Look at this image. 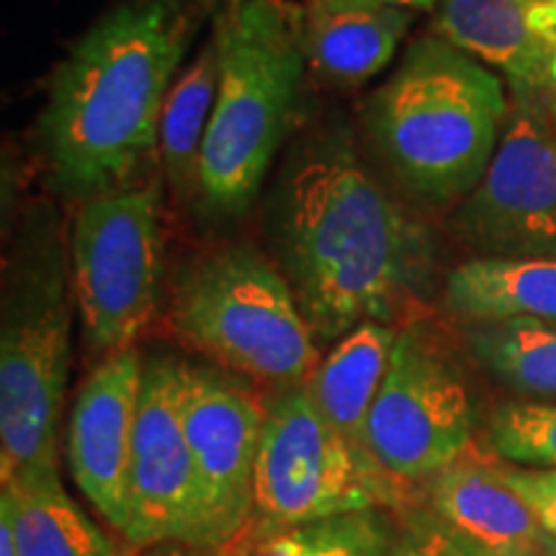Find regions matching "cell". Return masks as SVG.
<instances>
[{
    "mask_svg": "<svg viewBox=\"0 0 556 556\" xmlns=\"http://www.w3.org/2000/svg\"><path fill=\"white\" fill-rule=\"evenodd\" d=\"M268 235L317 343L420 315L435 287L430 227L381 184L343 119L312 127L268 197Z\"/></svg>",
    "mask_w": 556,
    "mask_h": 556,
    "instance_id": "cell-1",
    "label": "cell"
},
{
    "mask_svg": "<svg viewBox=\"0 0 556 556\" xmlns=\"http://www.w3.org/2000/svg\"><path fill=\"white\" fill-rule=\"evenodd\" d=\"M191 41L178 0H127L78 39L41 114L62 189L93 197L131 180L157 150L160 116Z\"/></svg>",
    "mask_w": 556,
    "mask_h": 556,
    "instance_id": "cell-2",
    "label": "cell"
},
{
    "mask_svg": "<svg viewBox=\"0 0 556 556\" xmlns=\"http://www.w3.org/2000/svg\"><path fill=\"white\" fill-rule=\"evenodd\" d=\"M510 99L482 62L438 34L415 39L368 96V148L417 206L456 208L484 178Z\"/></svg>",
    "mask_w": 556,
    "mask_h": 556,
    "instance_id": "cell-3",
    "label": "cell"
},
{
    "mask_svg": "<svg viewBox=\"0 0 556 556\" xmlns=\"http://www.w3.org/2000/svg\"><path fill=\"white\" fill-rule=\"evenodd\" d=\"M212 41L219 83L201 150L199 199L214 214H240L296 122L309 70L307 11L294 0H229Z\"/></svg>",
    "mask_w": 556,
    "mask_h": 556,
    "instance_id": "cell-4",
    "label": "cell"
},
{
    "mask_svg": "<svg viewBox=\"0 0 556 556\" xmlns=\"http://www.w3.org/2000/svg\"><path fill=\"white\" fill-rule=\"evenodd\" d=\"M73 278L54 208L39 204L5 261L0 325V479L60 475V415L73 361Z\"/></svg>",
    "mask_w": 556,
    "mask_h": 556,
    "instance_id": "cell-5",
    "label": "cell"
},
{
    "mask_svg": "<svg viewBox=\"0 0 556 556\" xmlns=\"http://www.w3.org/2000/svg\"><path fill=\"white\" fill-rule=\"evenodd\" d=\"M168 325L214 366L253 384L304 387L323 361L287 276L253 245L214 248L180 270Z\"/></svg>",
    "mask_w": 556,
    "mask_h": 556,
    "instance_id": "cell-6",
    "label": "cell"
},
{
    "mask_svg": "<svg viewBox=\"0 0 556 556\" xmlns=\"http://www.w3.org/2000/svg\"><path fill=\"white\" fill-rule=\"evenodd\" d=\"M163 201L155 180L83 201L70 232V278L86 345L114 356L150 328L163 296Z\"/></svg>",
    "mask_w": 556,
    "mask_h": 556,
    "instance_id": "cell-7",
    "label": "cell"
},
{
    "mask_svg": "<svg viewBox=\"0 0 556 556\" xmlns=\"http://www.w3.org/2000/svg\"><path fill=\"white\" fill-rule=\"evenodd\" d=\"M394 486L374 477L351 446L328 426L307 387L274 389L255 464L253 518L238 544L242 548L287 528L366 507L405 510Z\"/></svg>",
    "mask_w": 556,
    "mask_h": 556,
    "instance_id": "cell-8",
    "label": "cell"
},
{
    "mask_svg": "<svg viewBox=\"0 0 556 556\" xmlns=\"http://www.w3.org/2000/svg\"><path fill=\"white\" fill-rule=\"evenodd\" d=\"M475 400L456 361L426 319H405L366 422L368 462L417 500L438 471L475 446Z\"/></svg>",
    "mask_w": 556,
    "mask_h": 556,
    "instance_id": "cell-9",
    "label": "cell"
},
{
    "mask_svg": "<svg viewBox=\"0 0 556 556\" xmlns=\"http://www.w3.org/2000/svg\"><path fill=\"white\" fill-rule=\"evenodd\" d=\"M497 152L451 208V235L475 258H556L554 90H510Z\"/></svg>",
    "mask_w": 556,
    "mask_h": 556,
    "instance_id": "cell-10",
    "label": "cell"
},
{
    "mask_svg": "<svg viewBox=\"0 0 556 556\" xmlns=\"http://www.w3.org/2000/svg\"><path fill=\"white\" fill-rule=\"evenodd\" d=\"M186 364L173 353L144 358L124 531L135 552L170 541L206 546L204 495L184 428Z\"/></svg>",
    "mask_w": 556,
    "mask_h": 556,
    "instance_id": "cell-11",
    "label": "cell"
},
{
    "mask_svg": "<svg viewBox=\"0 0 556 556\" xmlns=\"http://www.w3.org/2000/svg\"><path fill=\"white\" fill-rule=\"evenodd\" d=\"M266 400L219 366L186 364L184 428L204 495L206 546H235L253 518Z\"/></svg>",
    "mask_w": 556,
    "mask_h": 556,
    "instance_id": "cell-12",
    "label": "cell"
},
{
    "mask_svg": "<svg viewBox=\"0 0 556 556\" xmlns=\"http://www.w3.org/2000/svg\"><path fill=\"white\" fill-rule=\"evenodd\" d=\"M142 371L137 345L103 358L75 394L67 422L65 454L73 482L122 536L129 523V464Z\"/></svg>",
    "mask_w": 556,
    "mask_h": 556,
    "instance_id": "cell-13",
    "label": "cell"
},
{
    "mask_svg": "<svg viewBox=\"0 0 556 556\" xmlns=\"http://www.w3.org/2000/svg\"><path fill=\"white\" fill-rule=\"evenodd\" d=\"M426 505L484 556H556L554 539L505 479L503 464L471 446L422 486Z\"/></svg>",
    "mask_w": 556,
    "mask_h": 556,
    "instance_id": "cell-14",
    "label": "cell"
},
{
    "mask_svg": "<svg viewBox=\"0 0 556 556\" xmlns=\"http://www.w3.org/2000/svg\"><path fill=\"white\" fill-rule=\"evenodd\" d=\"M539 0H438L433 34L486 62L510 90H556L546 41L528 24Z\"/></svg>",
    "mask_w": 556,
    "mask_h": 556,
    "instance_id": "cell-15",
    "label": "cell"
},
{
    "mask_svg": "<svg viewBox=\"0 0 556 556\" xmlns=\"http://www.w3.org/2000/svg\"><path fill=\"white\" fill-rule=\"evenodd\" d=\"M394 338H397V325H358L356 330H351L332 345V351L319 361L315 374L304 384L319 415L351 446L358 462L381 482H387V479L374 469L366 454V422L381 381H384ZM387 484L394 486L392 482ZM400 495L407 503H417L405 492H400Z\"/></svg>",
    "mask_w": 556,
    "mask_h": 556,
    "instance_id": "cell-16",
    "label": "cell"
},
{
    "mask_svg": "<svg viewBox=\"0 0 556 556\" xmlns=\"http://www.w3.org/2000/svg\"><path fill=\"white\" fill-rule=\"evenodd\" d=\"M307 67L315 78L353 88L379 75L413 26L407 9H330L307 3Z\"/></svg>",
    "mask_w": 556,
    "mask_h": 556,
    "instance_id": "cell-17",
    "label": "cell"
},
{
    "mask_svg": "<svg viewBox=\"0 0 556 556\" xmlns=\"http://www.w3.org/2000/svg\"><path fill=\"white\" fill-rule=\"evenodd\" d=\"M443 302L458 323L556 319V258H469L446 276Z\"/></svg>",
    "mask_w": 556,
    "mask_h": 556,
    "instance_id": "cell-18",
    "label": "cell"
},
{
    "mask_svg": "<svg viewBox=\"0 0 556 556\" xmlns=\"http://www.w3.org/2000/svg\"><path fill=\"white\" fill-rule=\"evenodd\" d=\"M21 556H119L114 541L67 495L60 475L3 484Z\"/></svg>",
    "mask_w": 556,
    "mask_h": 556,
    "instance_id": "cell-19",
    "label": "cell"
},
{
    "mask_svg": "<svg viewBox=\"0 0 556 556\" xmlns=\"http://www.w3.org/2000/svg\"><path fill=\"white\" fill-rule=\"evenodd\" d=\"M462 340L471 358L505 389L531 402H556V319L462 323Z\"/></svg>",
    "mask_w": 556,
    "mask_h": 556,
    "instance_id": "cell-20",
    "label": "cell"
},
{
    "mask_svg": "<svg viewBox=\"0 0 556 556\" xmlns=\"http://www.w3.org/2000/svg\"><path fill=\"white\" fill-rule=\"evenodd\" d=\"M219 62L214 41L208 39L199 58L173 83L160 116L157 152L165 178L178 201L199 197V168L214 101H217Z\"/></svg>",
    "mask_w": 556,
    "mask_h": 556,
    "instance_id": "cell-21",
    "label": "cell"
},
{
    "mask_svg": "<svg viewBox=\"0 0 556 556\" xmlns=\"http://www.w3.org/2000/svg\"><path fill=\"white\" fill-rule=\"evenodd\" d=\"M397 520L384 507H366L312 520L242 548V556H389Z\"/></svg>",
    "mask_w": 556,
    "mask_h": 556,
    "instance_id": "cell-22",
    "label": "cell"
},
{
    "mask_svg": "<svg viewBox=\"0 0 556 556\" xmlns=\"http://www.w3.org/2000/svg\"><path fill=\"white\" fill-rule=\"evenodd\" d=\"M490 443L505 462L556 469V402H503L490 417Z\"/></svg>",
    "mask_w": 556,
    "mask_h": 556,
    "instance_id": "cell-23",
    "label": "cell"
},
{
    "mask_svg": "<svg viewBox=\"0 0 556 556\" xmlns=\"http://www.w3.org/2000/svg\"><path fill=\"white\" fill-rule=\"evenodd\" d=\"M397 523L389 556H484L467 539L458 536L454 528H448L426 503L407 505Z\"/></svg>",
    "mask_w": 556,
    "mask_h": 556,
    "instance_id": "cell-24",
    "label": "cell"
},
{
    "mask_svg": "<svg viewBox=\"0 0 556 556\" xmlns=\"http://www.w3.org/2000/svg\"><path fill=\"white\" fill-rule=\"evenodd\" d=\"M503 471L513 490L523 497L541 528L556 544V469H526L503 464Z\"/></svg>",
    "mask_w": 556,
    "mask_h": 556,
    "instance_id": "cell-25",
    "label": "cell"
},
{
    "mask_svg": "<svg viewBox=\"0 0 556 556\" xmlns=\"http://www.w3.org/2000/svg\"><path fill=\"white\" fill-rule=\"evenodd\" d=\"M528 24L531 29L539 34L541 39L546 41V47L552 50L554 60V88H556V0H539L531 9V16H528Z\"/></svg>",
    "mask_w": 556,
    "mask_h": 556,
    "instance_id": "cell-26",
    "label": "cell"
},
{
    "mask_svg": "<svg viewBox=\"0 0 556 556\" xmlns=\"http://www.w3.org/2000/svg\"><path fill=\"white\" fill-rule=\"evenodd\" d=\"M137 556H238V546H201V544H157L148 548H137Z\"/></svg>",
    "mask_w": 556,
    "mask_h": 556,
    "instance_id": "cell-27",
    "label": "cell"
},
{
    "mask_svg": "<svg viewBox=\"0 0 556 556\" xmlns=\"http://www.w3.org/2000/svg\"><path fill=\"white\" fill-rule=\"evenodd\" d=\"M309 3L330 5V9H407V11H435L438 0H309Z\"/></svg>",
    "mask_w": 556,
    "mask_h": 556,
    "instance_id": "cell-28",
    "label": "cell"
},
{
    "mask_svg": "<svg viewBox=\"0 0 556 556\" xmlns=\"http://www.w3.org/2000/svg\"><path fill=\"white\" fill-rule=\"evenodd\" d=\"M0 556H21L11 516L3 510V507H0Z\"/></svg>",
    "mask_w": 556,
    "mask_h": 556,
    "instance_id": "cell-29",
    "label": "cell"
},
{
    "mask_svg": "<svg viewBox=\"0 0 556 556\" xmlns=\"http://www.w3.org/2000/svg\"><path fill=\"white\" fill-rule=\"evenodd\" d=\"M552 109H554V124H556V90H554V96H552Z\"/></svg>",
    "mask_w": 556,
    "mask_h": 556,
    "instance_id": "cell-30",
    "label": "cell"
}]
</instances>
